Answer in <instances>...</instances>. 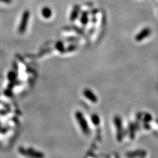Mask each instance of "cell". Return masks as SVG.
Returning a JSON list of instances; mask_svg holds the SVG:
<instances>
[{
  "label": "cell",
  "instance_id": "1",
  "mask_svg": "<svg viewBox=\"0 0 158 158\" xmlns=\"http://www.w3.org/2000/svg\"><path fill=\"white\" fill-rule=\"evenodd\" d=\"M75 117H76V119L78 121V123H79L80 126H81V128L82 131L84 134H88L89 133V128L88 123H87L85 118L84 117L83 115L81 112L77 111L75 113Z\"/></svg>",
  "mask_w": 158,
  "mask_h": 158
},
{
  "label": "cell",
  "instance_id": "2",
  "mask_svg": "<svg viewBox=\"0 0 158 158\" xmlns=\"http://www.w3.org/2000/svg\"><path fill=\"white\" fill-rule=\"evenodd\" d=\"M19 152L22 155H24L25 156L33 157H43L44 155L42 153L37 152V151L33 150V149L28 148L27 150H25L22 147H20L19 149Z\"/></svg>",
  "mask_w": 158,
  "mask_h": 158
},
{
  "label": "cell",
  "instance_id": "3",
  "mask_svg": "<svg viewBox=\"0 0 158 158\" xmlns=\"http://www.w3.org/2000/svg\"><path fill=\"white\" fill-rule=\"evenodd\" d=\"M30 17V12L28 11H25L22 14V17L21 19V21L19 26V33L20 34L24 33L25 31L27 28V24H28V20Z\"/></svg>",
  "mask_w": 158,
  "mask_h": 158
},
{
  "label": "cell",
  "instance_id": "4",
  "mask_svg": "<svg viewBox=\"0 0 158 158\" xmlns=\"http://www.w3.org/2000/svg\"><path fill=\"white\" fill-rule=\"evenodd\" d=\"M150 33H151V31L149 28H144L136 36V40L138 41V42H140V41L144 40V38L150 35Z\"/></svg>",
  "mask_w": 158,
  "mask_h": 158
},
{
  "label": "cell",
  "instance_id": "5",
  "mask_svg": "<svg viewBox=\"0 0 158 158\" xmlns=\"http://www.w3.org/2000/svg\"><path fill=\"white\" fill-rule=\"evenodd\" d=\"M83 94H84V96H85L86 98H88L90 102L93 103L97 102L98 101L97 98H96V96L94 94V93L91 90H88V89H86V90H84Z\"/></svg>",
  "mask_w": 158,
  "mask_h": 158
},
{
  "label": "cell",
  "instance_id": "6",
  "mask_svg": "<svg viewBox=\"0 0 158 158\" xmlns=\"http://www.w3.org/2000/svg\"><path fill=\"white\" fill-rule=\"evenodd\" d=\"M115 126L117 128V139L119 141L122 138V132H121V130H122V128H121V120L120 118L119 117H115Z\"/></svg>",
  "mask_w": 158,
  "mask_h": 158
},
{
  "label": "cell",
  "instance_id": "7",
  "mask_svg": "<svg viewBox=\"0 0 158 158\" xmlns=\"http://www.w3.org/2000/svg\"><path fill=\"white\" fill-rule=\"evenodd\" d=\"M79 11H80V8L79 6H75L74 8H73V11L71 13V18L70 19L71 20H75V19H77V18L78 17V15H79Z\"/></svg>",
  "mask_w": 158,
  "mask_h": 158
},
{
  "label": "cell",
  "instance_id": "8",
  "mask_svg": "<svg viewBox=\"0 0 158 158\" xmlns=\"http://www.w3.org/2000/svg\"><path fill=\"white\" fill-rule=\"evenodd\" d=\"M42 15L45 19H49L52 17V11L49 7H44L42 10Z\"/></svg>",
  "mask_w": 158,
  "mask_h": 158
},
{
  "label": "cell",
  "instance_id": "9",
  "mask_svg": "<svg viewBox=\"0 0 158 158\" xmlns=\"http://www.w3.org/2000/svg\"><path fill=\"white\" fill-rule=\"evenodd\" d=\"M56 48L57 50L59 51L60 52H65V48H64V45L63 43L61 42H59L56 43Z\"/></svg>",
  "mask_w": 158,
  "mask_h": 158
},
{
  "label": "cell",
  "instance_id": "10",
  "mask_svg": "<svg viewBox=\"0 0 158 158\" xmlns=\"http://www.w3.org/2000/svg\"><path fill=\"white\" fill-rule=\"evenodd\" d=\"M81 22L83 24H86L87 22H88V15H87V13H86V12L83 13V14H82V17H81Z\"/></svg>",
  "mask_w": 158,
  "mask_h": 158
},
{
  "label": "cell",
  "instance_id": "11",
  "mask_svg": "<svg viewBox=\"0 0 158 158\" xmlns=\"http://www.w3.org/2000/svg\"><path fill=\"white\" fill-rule=\"evenodd\" d=\"M7 77H8L9 80L11 82H13L16 79V78H17V75H16L15 72L10 71Z\"/></svg>",
  "mask_w": 158,
  "mask_h": 158
},
{
  "label": "cell",
  "instance_id": "12",
  "mask_svg": "<svg viewBox=\"0 0 158 158\" xmlns=\"http://www.w3.org/2000/svg\"><path fill=\"white\" fill-rule=\"evenodd\" d=\"M92 122L94 123L95 125H98L100 123V119L98 117V115H92Z\"/></svg>",
  "mask_w": 158,
  "mask_h": 158
},
{
  "label": "cell",
  "instance_id": "13",
  "mask_svg": "<svg viewBox=\"0 0 158 158\" xmlns=\"http://www.w3.org/2000/svg\"><path fill=\"white\" fill-rule=\"evenodd\" d=\"M76 49H77V45H70L69 47H68L67 49L65 50V52H73Z\"/></svg>",
  "mask_w": 158,
  "mask_h": 158
},
{
  "label": "cell",
  "instance_id": "14",
  "mask_svg": "<svg viewBox=\"0 0 158 158\" xmlns=\"http://www.w3.org/2000/svg\"><path fill=\"white\" fill-rule=\"evenodd\" d=\"M0 2L2 3H10L12 2V0H0Z\"/></svg>",
  "mask_w": 158,
  "mask_h": 158
}]
</instances>
